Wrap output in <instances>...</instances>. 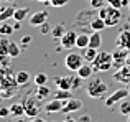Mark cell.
<instances>
[{
  "mask_svg": "<svg viewBox=\"0 0 130 122\" xmlns=\"http://www.w3.org/2000/svg\"><path fill=\"white\" fill-rule=\"evenodd\" d=\"M23 106H25V116L26 117H36L40 114V104H38V99H35V97L31 96V93L28 94V96H25V99H23Z\"/></svg>",
  "mask_w": 130,
  "mask_h": 122,
  "instance_id": "obj_4",
  "label": "cell"
},
{
  "mask_svg": "<svg viewBox=\"0 0 130 122\" xmlns=\"http://www.w3.org/2000/svg\"><path fill=\"white\" fill-rule=\"evenodd\" d=\"M91 120V117L89 116H84V117H81V122H89Z\"/></svg>",
  "mask_w": 130,
  "mask_h": 122,
  "instance_id": "obj_42",
  "label": "cell"
},
{
  "mask_svg": "<svg viewBox=\"0 0 130 122\" xmlns=\"http://www.w3.org/2000/svg\"><path fill=\"white\" fill-rule=\"evenodd\" d=\"M53 122H56V120H53Z\"/></svg>",
  "mask_w": 130,
  "mask_h": 122,
  "instance_id": "obj_52",
  "label": "cell"
},
{
  "mask_svg": "<svg viewBox=\"0 0 130 122\" xmlns=\"http://www.w3.org/2000/svg\"><path fill=\"white\" fill-rule=\"evenodd\" d=\"M128 10H130V3H128Z\"/></svg>",
  "mask_w": 130,
  "mask_h": 122,
  "instance_id": "obj_50",
  "label": "cell"
},
{
  "mask_svg": "<svg viewBox=\"0 0 130 122\" xmlns=\"http://www.w3.org/2000/svg\"><path fill=\"white\" fill-rule=\"evenodd\" d=\"M114 79L117 81V83H122V84H128L130 83V66L128 64H124L122 68H119V69L115 71Z\"/></svg>",
  "mask_w": 130,
  "mask_h": 122,
  "instance_id": "obj_10",
  "label": "cell"
},
{
  "mask_svg": "<svg viewBox=\"0 0 130 122\" xmlns=\"http://www.w3.org/2000/svg\"><path fill=\"white\" fill-rule=\"evenodd\" d=\"M107 15H109V5L107 7H102V8H99V13H97V17H101V18H107Z\"/></svg>",
  "mask_w": 130,
  "mask_h": 122,
  "instance_id": "obj_35",
  "label": "cell"
},
{
  "mask_svg": "<svg viewBox=\"0 0 130 122\" xmlns=\"http://www.w3.org/2000/svg\"><path fill=\"white\" fill-rule=\"evenodd\" d=\"M76 40H77V33L74 32V30H69V32H66L63 36L59 38L61 41V48L64 50H71L73 46H76Z\"/></svg>",
  "mask_w": 130,
  "mask_h": 122,
  "instance_id": "obj_7",
  "label": "cell"
},
{
  "mask_svg": "<svg viewBox=\"0 0 130 122\" xmlns=\"http://www.w3.org/2000/svg\"><path fill=\"white\" fill-rule=\"evenodd\" d=\"M84 63H86V61H84L83 53L71 51V53H68L66 58H64V66H66L69 71H77Z\"/></svg>",
  "mask_w": 130,
  "mask_h": 122,
  "instance_id": "obj_3",
  "label": "cell"
},
{
  "mask_svg": "<svg viewBox=\"0 0 130 122\" xmlns=\"http://www.w3.org/2000/svg\"><path fill=\"white\" fill-rule=\"evenodd\" d=\"M128 50L124 48H117L112 51V58H114V68H122L124 64H127V56H128Z\"/></svg>",
  "mask_w": 130,
  "mask_h": 122,
  "instance_id": "obj_6",
  "label": "cell"
},
{
  "mask_svg": "<svg viewBox=\"0 0 130 122\" xmlns=\"http://www.w3.org/2000/svg\"><path fill=\"white\" fill-rule=\"evenodd\" d=\"M63 106H64V101H59V99H56V97H54V99L48 101V102L44 104L43 109L46 111L48 114H54V112H61Z\"/></svg>",
  "mask_w": 130,
  "mask_h": 122,
  "instance_id": "obj_13",
  "label": "cell"
},
{
  "mask_svg": "<svg viewBox=\"0 0 130 122\" xmlns=\"http://www.w3.org/2000/svg\"><path fill=\"white\" fill-rule=\"evenodd\" d=\"M13 28H15V30H20V28H22V22H15Z\"/></svg>",
  "mask_w": 130,
  "mask_h": 122,
  "instance_id": "obj_41",
  "label": "cell"
},
{
  "mask_svg": "<svg viewBox=\"0 0 130 122\" xmlns=\"http://www.w3.org/2000/svg\"><path fill=\"white\" fill-rule=\"evenodd\" d=\"M97 55H99V50H95V48H91V46H87V48H84L83 50V56H84V61L86 63H94V59L97 58Z\"/></svg>",
  "mask_w": 130,
  "mask_h": 122,
  "instance_id": "obj_18",
  "label": "cell"
},
{
  "mask_svg": "<svg viewBox=\"0 0 130 122\" xmlns=\"http://www.w3.org/2000/svg\"><path fill=\"white\" fill-rule=\"evenodd\" d=\"M101 45H102V35H101V32H92L91 35H89V46H91V48L99 50V48H101Z\"/></svg>",
  "mask_w": 130,
  "mask_h": 122,
  "instance_id": "obj_17",
  "label": "cell"
},
{
  "mask_svg": "<svg viewBox=\"0 0 130 122\" xmlns=\"http://www.w3.org/2000/svg\"><path fill=\"white\" fill-rule=\"evenodd\" d=\"M107 89H109L107 83H104V81L99 79V78H92V79H89V83L86 86L87 96L92 97V99H101V97L107 93Z\"/></svg>",
  "mask_w": 130,
  "mask_h": 122,
  "instance_id": "obj_1",
  "label": "cell"
},
{
  "mask_svg": "<svg viewBox=\"0 0 130 122\" xmlns=\"http://www.w3.org/2000/svg\"><path fill=\"white\" fill-rule=\"evenodd\" d=\"M3 10H5V7H0V13H2V12H3Z\"/></svg>",
  "mask_w": 130,
  "mask_h": 122,
  "instance_id": "obj_46",
  "label": "cell"
},
{
  "mask_svg": "<svg viewBox=\"0 0 130 122\" xmlns=\"http://www.w3.org/2000/svg\"><path fill=\"white\" fill-rule=\"evenodd\" d=\"M81 86H83V78L73 76V89H79Z\"/></svg>",
  "mask_w": 130,
  "mask_h": 122,
  "instance_id": "obj_33",
  "label": "cell"
},
{
  "mask_svg": "<svg viewBox=\"0 0 130 122\" xmlns=\"http://www.w3.org/2000/svg\"><path fill=\"white\" fill-rule=\"evenodd\" d=\"M127 64L130 66V53H128V56H127Z\"/></svg>",
  "mask_w": 130,
  "mask_h": 122,
  "instance_id": "obj_45",
  "label": "cell"
},
{
  "mask_svg": "<svg viewBox=\"0 0 130 122\" xmlns=\"http://www.w3.org/2000/svg\"><path fill=\"white\" fill-rule=\"evenodd\" d=\"M119 111H120V114H122V116H130V101H122V102H120V109H119Z\"/></svg>",
  "mask_w": 130,
  "mask_h": 122,
  "instance_id": "obj_30",
  "label": "cell"
},
{
  "mask_svg": "<svg viewBox=\"0 0 130 122\" xmlns=\"http://www.w3.org/2000/svg\"><path fill=\"white\" fill-rule=\"evenodd\" d=\"M89 3H91L92 8L99 10V8H102V7H104L105 3H107V0H89Z\"/></svg>",
  "mask_w": 130,
  "mask_h": 122,
  "instance_id": "obj_31",
  "label": "cell"
},
{
  "mask_svg": "<svg viewBox=\"0 0 130 122\" xmlns=\"http://www.w3.org/2000/svg\"><path fill=\"white\" fill-rule=\"evenodd\" d=\"M15 81L18 86H26V84L31 81V78H30V74L26 73V71H18V73L15 74Z\"/></svg>",
  "mask_w": 130,
  "mask_h": 122,
  "instance_id": "obj_20",
  "label": "cell"
},
{
  "mask_svg": "<svg viewBox=\"0 0 130 122\" xmlns=\"http://www.w3.org/2000/svg\"><path fill=\"white\" fill-rule=\"evenodd\" d=\"M128 23H130V15H128Z\"/></svg>",
  "mask_w": 130,
  "mask_h": 122,
  "instance_id": "obj_49",
  "label": "cell"
},
{
  "mask_svg": "<svg viewBox=\"0 0 130 122\" xmlns=\"http://www.w3.org/2000/svg\"><path fill=\"white\" fill-rule=\"evenodd\" d=\"M30 43H31V36H30V35H25L22 38V43H20V45H22V48H26V46H30Z\"/></svg>",
  "mask_w": 130,
  "mask_h": 122,
  "instance_id": "obj_36",
  "label": "cell"
},
{
  "mask_svg": "<svg viewBox=\"0 0 130 122\" xmlns=\"http://www.w3.org/2000/svg\"><path fill=\"white\" fill-rule=\"evenodd\" d=\"M58 89H73V76H58L54 79Z\"/></svg>",
  "mask_w": 130,
  "mask_h": 122,
  "instance_id": "obj_14",
  "label": "cell"
},
{
  "mask_svg": "<svg viewBox=\"0 0 130 122\" xmlns=\"http://www.w3.org/2000/svg\"><path fill=\"white\" fill-rule=\"evenodd\" d=\"M15 7H7L5 10H3L2 13H0V23H3V22H7V20H10V18H13V13H15Z\"/></svg>",
  "mask_w": 130,
  "mask_h": 122,
  "instance_id": "obj_24",
  "label": "cell"
},
{
  "mask_svg": "<svg viewBox=\"0 0 130 122\" xmlns=\"http://www.w3.org/2000/svg\"><path fill=\"white\" fill-rule=\"evenodd\" d=\"M127 119H128V120H127V122H130V116H127Z\"/></svg>",
  "mask_w": 130,
  "mask_h": 122,
  "instance_id": "obj_48",
  "label": "cell"
},
{
  "mask_svg": "<svg viewBox=\"0 0 130 122\" xmlns=\"http://www.w3.org/2000/svg\"><path fill=\"white\" fill-rule=\"evenodd\" d=\"M115 45H117V48H124L130 51V30L125 28L119 33L117 38H115Z\"/></svg>",
  "mask_w": 130,
  "mask_h": 122,
  "instance_id": "obj_11",
  "label": "cell"
},
{
  "mask_svg": "<svg viewBox=\"0 0 130 122\" xmlns=\"http://www.w3.org/2000/svg\"><path fill=\"white\" fill-rule=\"evenodd\" d=\"M127 96H130V93H128L127 87H120V89H115L114 93H112L110 96L105 99V107H112V106H115L117 102H122V101H124Z\"/></svg>",
  "mask_w": 130,
  "mask_h": 122,
  "instance_id": "obj_5",
  "label": "cell"
},
{
  "mask_svg": "<svg viewBox=\"0 0 130 122\" xmlns=\"http://www.w3.org/2000/svg\"><path fill=\"white\" fill-rule=\"evenodd\" d=\"M124 0H107V5H110V7H114V8H122L124 7Z\"/></svg>",
  "mask_w": 130,
  "mask_h": 122,
  "instance_id": "obj_34",
  "label": "cell"
},
{
  "mask_svg": "<svg viewBox=\"0 0 130 122\" xmlns=\"http://www.w3.org/2000/svg\"><path fill=\"white\" fill-rule=\"evenodd\" d=\"M63 122H77L76 119H73V117H66V119H64Z\"/></svg>",
  "mask_w": 130,
  "mask_h": 122,
  "instance_id": "obj_43",
  "label": "cell"
},
{
  "mask_svg": "<svg viewBox=\"0 0 130 122\" xmlns=\"http://www.w3.org/2000/svg\"><path fill=\"white\" fill-rule=\"evenodd\" d=\"M28 13H30V8H17L15 13H13V20L15 22H23Z\"/></svg>",
  "mask_w": 130,
  "mask_h": 122,
  "instance_id": "obj_26",
  "label": "cell"
},
{
  "mask_svg": "<svg viewBox=\"0 0 130 122\" xmlns=\"http://www.w3.org/2000/svg\"><path fill=\"white\" fill-rule=\"evenodd\" d=\"M13 32H15V28H13V25H8L7 22L0 23V35H7V36H10V35H12Z\"/></svg>",
  "mask_w": 130,
  "mask_h": 122,
  "instance_id": "obj_27",
  "label": "cell"
},
{
  "mask_svg": "<svg viewBox=\"0 0 130 122\" xmlns=\"http://www.w3.org/2000/svg\"><path fill=\"white\" fill-rule=\"evenodd\" d=\"M92 68H94V71H97V73H105V71H109L110 68H114V58H112V53L99 51L97 58H95L94 63H92Z\"/></svg>",
  "mask_w": 130,
  "mask_h": 122,
  "instance_id": "obj_2",
  "label": "cell"
},
{
  "mask_svg": "<svg viewBox=\"0 0 130 122\" xmlns=\"http://www.w3.org/2000/svg\"><path fill=\"white\" fill-rule=\"evenodd\" d=\"M20 53H22V46L17 45L15 41H10L8 43V50H7V55H8L10 58H18Z\"/></svg>",
  "mask_w": 130,
  "mask_h": 122,
  "instance_id": "obj_21",
  "label": "cell"
},
{
  "mask_svg": "<svg viewBox=\"0 0 130 122\" xmlns=\"http://www.w3.org/2000/svg\"><path fill=\"white\" fill-rule=\"evenodd\" d=\"M76 46L81 50L87 48L89 46V35H86V33H79L77 35V40H76Z\"/></svg>",
  "mask_w": 130,
  "mask_h": 122,
  "instance_id": "obj_22",
  "label": "cell"
},
{
  "mask_svg": "<svg viewBox=\"0 0 130 122\" xmlns=\"http://www.w3.org/2000/svg\"><path fill=\"white\" fill-rule=\"evenodd\" d=\"M33 81H35L36 86H44V84L48 83V74H44V73H38V74L35 76V79H33Z\"/></svg>",
  "mask_w": 130,
  "mask_h": 122,
  "instance_id": "obj_29",
  "label": "cell"
},
{
  "mask_svg": "<svg viewBox=\"0 0 130 122\" xmlns=\"http://www.w3.org/2000/svg\"><path fill=\"white\" fill-rule=\"evenodd\" d=\"M30 122H48L46 119H43V117H40V116H36V117H33Z\"/></svg>",
  "mask_w": 130,
  "mask_h": 122,
  "instance_id": "obj_39",
  "label": "cell"
},
{
  "mask_svg": "<svg viewBox=\"0 0 130 122\" xmlns=\"http://www.w3.org/2000/svg\"><path fill=\"white\" fill-rule=\"evenodd\" d=\"M127 89H128V93H130V83L127 84Z\"/></svg>",
  "mask_w": 130,
  "mask_h": 122,
  "instance_id": "obj_47",
  "label": "cell"
},
{
  "mask_svg": "<svg viewBox=\"0 0 130 122\" xmlns=\"http://www.w3.org/2000/svg\"><path fill=\"white\" fill-rule=\"evenodd\" d=\"M38 2H41V3H50L51 0H38Z\"/></svg>",
  "mask_w": 130,
  "mask_h": 122,
  "instance_id": "obj_44",
  "label": "cell"
},
{
  "mask_svg": "<svg viewBox=\"0 0 130 122\" xmlns=\"http://www.w3.org/2000/svg\"><path fill=\"white\" fill-rule=\"evenodd\" d=\"M76 73H77V76L83 78V79H91L92 73H94V68H92V64H91V63H84L83 66H81L79 69L76 71Z\"/></svg>",
  "mask_w": 130,
  "mask_h": 122,
  "instance_id": "obj_15",
  "label": "cell"
},
{
  "mask_svg": "<svg viewBox=\"0 0 130 122\" xmlns=\"http://www.w3.org/2000/svg\"><path fill=\"white\" fill-rule=\"evenodd\" d=\"M64 33H66V32H64V26H63V25H56L53 30H51V36H53L54 40L61 38V36H63Z\"/></svg>",
  "mask_w": 130,
  "mask_h": 122,
  "instance_id": "obj_28",
  "label": "cell"
},
{
  "mask_svg": "<svg viewBox=\"0 0 130 122\" xmlns=\"http://www.w3.org/2000/svg\"><path fill=\"white\" fill-rule=\"evenodd\" d=\"M68 2H69V0H51V2H50V5H53L54 8H59V7L68 5Z\"/></svg>",
  "mask_w": 130,
  "mask_h": 122,
  "instance_id": "obj_32",
  "label": "cell"
},
{
  "mask_svg": "<svg viewBox=\"0 0 130 122\" xmlns=\"http://www.w3.org/2000/svg\"><path fill=\"white\" fill-rule=\"evenodd\" d=\"M89 26L92 28V32H102L104 28H107V25H105V20L101 18V17L91 18V22H89Z\"/></svg>",
  "mask_w": 130,
  "mask_h": 122,
  "instance_id": "obj_16",
  "label": "cell"
},
{
  "mask_svg": "<svg viewBox=\"0 0 130 122\" xmlns=\"http://www.w3.org/2000/svg\"><path fill=\"white\" fill-rule=\"evenodd\" d=\"M48 15L50 13L46 10H38V12H33V15H30V23L33 26H41L43 23L48 22Z\"/></svg>",
  "mask_w": 130,
  "mask_h": 122,
  "instance_id": "obj_12",
  "label": "cell"
},
{
  "mask_svg": "<svg viewBox=\"0 0 130 122\" xmlns=\"http://www.w3.org/2000/svg\"><path fill=\"white\" fill-rule=\"evenodd\" d=\"M120 20H122L120 8H114V7L109 5V15H107V18H105V25L107 26H115V25L120 23Z\"/></svg>",
  "mask_w": 130,
  "mask_h": 122,
  "instance_id": "obj_8",
  "label": "cell"
},
{
  "mask_svg": "<svg viewBox=\"0 0 130 122\" xmlns=\"http://www.w3.org/2000/svg\"><path fill=\"white\" fill-rule=\"evenodd\" d=\"M10 116L12 117H23L25 116V106L23 102H15L10 106Z\"/></svg>",
  "mask_w": 130,
  "mask_h": 122,
  "instance_id": "obj_19",
  "label": "cell"
},
{
  "mask_svg": "<svg viewBox=\"0 0 130 122\" xmlns=\"http://www.w3.org/2000/svg\"><path fill=\"white\" fill-rule=\"evenodd\" d=\"M40 32H41L43 35H44V33H48V32H50V25H48V22L41 25V30H40Z\"/></svg>",
  "mask_w": 130,
  "mask_h": 122,
  "instance_id": "obj_38",
  "label": "cell"
},
{
  "mask_svg": "<svg viewBox=\"0 0 130 122\" xmlns=\"http://www.w3.org/2000/svg\"><path fill=\"white\" fill-rule=\"evenodd\" d=\"M10 122H26L23 117H13V120H10Z\"/></svg>",
  "mask_w": 130,
  "mask_h": 122,
  "instance_id": "obj_40",
  "label": "cell"
},
{
  "mask_svg": "<svg viewBox=\"0 0 130 122\" xmlns=\"http://www.w3.org/2000/svg\"><path fill=\"white\" fill-rule=\"evenodd\" d=\"M81 107H83V101H81V99H76V97H71L69 101H66V102H64L61 112H63V114L77 112V111H81Z\"/></svg>",
  "mask_w": 130,
  "mask_h": 122,
  "instance_id": "obj_9",
  "label": "cell"
},
{
  "mask_svg": "<svg viewBox=\"0 0 130 122\" xmlns=\"http://www.w3.org/2000/svg\"><path fill=\"white\" fill-rule=\"evenodd\" d=\"M35 94H36V99H46V97L51 94V91H50V87L44 84V86H38V87H36Z\"/></svg>",
  "mask_w": 130,
  "mask_h": 122,
  "instance_id": "obj_25",
  "label": "cell"
},
{
  "mask_svg": "<svg viewBox=\"0 0 130 122\" xmlns=\"http://www.w3.org/2000/svg\"><path fill=\"white\" fill-rule=\"evenodd\" d=\"M0 99H2V96H0Z\"/></svg>",
  "mask_w": 130,
  "mask_h": 122,
  "instance_id": "obj_51",
  "label": "cell"
},
{
  "mask_svg": "<svg viewBox=\"0 0 130 122\" xmlns=\"http://www.w3.org/2000/svg\"><path fill=\"white\" fill-rule=\"evenodd\" d=\"M10 116V107H0V117L5 119V117Z\"/></svg>",
  "mask_w": 130,
  "mask_h": 122,
  "instance_id": "obj_37",
  "label": "cell"
},
{
  "mask_svg": "<svg viewBox=\"0 0 130 122\" xmlns=\"http://www.w3.org/2000/svg\"><path fill=\"white\" fill-rule=\"evenodd\" d=\"M54 97L56 99H59V101H69L71 97H73V94H71V91L69 89H58L56 93H54Z\"/></svg>",
  "mask_w": 130,
  "mask_h": 122,
  "instance_id": "obj_23",
  "label": "cell"
}]
</instances>
